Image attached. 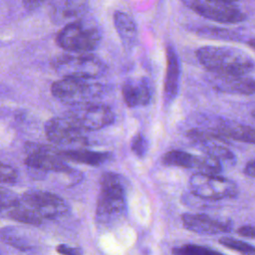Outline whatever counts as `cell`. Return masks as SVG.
Returning a JSON list of instances; mask_svg holds the SVG:
<instances>
[{
    "instance_id": "obj_1",
    "label": "cell",
    "mask_w": 255,
    "mask_h": 255,
    "mask_svg": "<svg viewBox=\"0 0 255 255\" xmlns=\"http://www.w3.org/2000/svg\"><path fill=\"white\" fill-rule=\"evenodd\" d=\"M127 183L116 172H105L100 178V193L96 220L103 227H112L122 220L127 211Z\"/></svg>"
},
{
    "instance_id": "obj_2",
    "label": "cell",
    "mask_w": 255,
    "mask_h": 255,
    "mask_svg": "<svg viewBox=\"0 0 255 255\" xmlns=\"http://www.w3.org/2000/svg\"><path fill=\"white\" fill-rule=\"evenodd\" d=\"M198 62L215 75L244 76L254 70L253 58L245 51L229 46H203L195 52Z\"/></svg>"
},
{
    "instance_id": "obj_3",
    "label": "cell",
    "mask_w": 255,
    "mask_h": 255,
    "mask_svg": "<svg viewBox=\"0 0 255 255\" xmlns=\"http://www.w3.org/2000/svg\"><path fill=\"white\" fill-rule=\"evenodd\" d=\"M102 39L100 27L92 20L79 19L66 24L56 41L63 50L72 53H88L95 50Z\"/></svg>"
},
{
    "instance_id": "obj_4",
    "label": "cell",
    "mask_w": 255,
    "mask_h": 255,
    "mask_svg": "<svg viewBox=\"0 0 255 255\" xmlns=\"http://www.w3.org/2000/svg\"><path fill=\"white\" fill-rule=\"evenodd\" d=\"M51 92L60 102L75 107L97 103L98 99L105 95L106 89L100 83L89 82L88 80L63 78L52 85Z\"/></svg>"
},
{
    "instance_id": "obj_5",
    "label": "cell",
    "mask_w": 255,
    "mask_h": 255,
    "mask_svg": "<svg viewBox=\"0 0 255 255\" xmlns=\"http://www.w3.org/2000/svg\"><path fill=\"white\" fill-rule=\"evenodd\" d=\"M56 72L63 78L89 80L103 76L107 66L98 57L87 53L61 56L54 62Z\"/></svg>"
},
{
    "instance_id": "obj_6",
    "label": "cell",
    "mask_w": 255,
    "mask_h": 255,
    "mask_svg": "<svg viewBox=\"0 0 255 255\" xmlns=\"http://www.w3.org/2000/svg\"><path fill=\"white\" fill-rule=\"evenodd\" d=\"M191 193L199 198L219 200L232 198L238 194V187L232 180L217 174L195 173L189 178Z\"/></svg>"
},
{
    "instance_id": "obj_7",
    "label": "cell",
    "mask_w": 255,
    "mask_h": 255,
    "mask_svg": "<svg viewBox=\"0 0 255 255\" xmlns=\"http://www.w3.org/2000/svg\"><path fill=\"white\" fill-rule=\"evenodd\" d=\"M25 163L30 168L40 171L61 172L68 175H74L78 172L71 168L67 160L63 158L60 149L45 144L28 143L25 147Z\"/></svg>"
},
{
    "instance_id": "obj_8",
    "label": "cell",
    "mask_w": 255,
    "mask_h": 255,
    "mask_svg": "<svg viewBox=\"0 0 255 255\" xmlns=\"http://www.w3.org/2000/svg\"><path fill=\"white\" fill-rule=\"evenodd\" d=\"M20 199L43 220L60 218L69 211L66 201L59 195L49 191L28 190L22 194Z\"/></svg>"
},
{
    "instance_id": "obj_9",
    "label": "cell",
    "mask_w": 255,
    "mask_h": 255,
    "mask_svg": "<svg viewBox=\"0 0 255 255\" xmlns=\"http://www.w3.org/2000/svg\"><path fill=\"white\" fill-rule=\"evenodd\" d=\"M83 130H98L111 126L115 121L114 112L99 103L75 106L68 116Z\"/></svg>"
},
{
    "instance_id": "obj_10",
    "label": "cell",
    "mask_w": 255,
    "mask_h": 255,
    "mask_svg": "<svg viewBox=\"0 0 255 255\" xmlns=\"http://www.w3.org/2000/svg\"><path fill=\"white\" fill-rule=\"evenodd\" d=\"M184 3L196 14L215 22L236 24L246 19V15L234 4L213 0H184Z\"/></svg>"
},
{
    "instance_id": "obj_11",
    "label": "cell",
    "mask_w": 255,
    "mask_h": 255,
    "mask_svg": "<svg viewBox=\"0 0 255 255\" xmlns=\"http://www.w3.org/2000/svg\"><path fill=\"white\" fill-rule=\"evenodd\" d=\"M161 161L167 166L195 168L199 173L205 174H218L222 170L221 162L210 155H195L178 149L169 150L164 153Z\"/></svg>"
},
{
    "instance_id": "obj_12",
    "label": "cell",
    "mask_w": 255,
    "mask_h": 255,
    "mask_svg": "<svg viewBox=\"0 0 255 255\" xmlns=\"http://www.w3.org/2000/svg\"><path fill=\"white\" fill-rule=\"evenodd\" d=\"M84 131L69 117H55L45 125L47 138L58 145L85 144L87 138Z\"/></svg>"
},
{
    "instance_id": "obj_13",
    "label": "cell",
    "mask_w": 255,
    "mask_h": 255,
    "mask_svg": "<svg viewBox=\"0 0 255 255\" xmlns=\"http://www.w3.org/2000/svg\"><path fill=\"white\" fill-rule=\"evenodd\" d=\"M183 226L192 232L205 235L226 233L232 229V224L228 220L212 218L201 213H184L181 215Z\"/></svg>"
},
{
    "instance_id": "obj_14",
    "label": "cell",
    "mask_w": 255,
    "mask_h": 255,
    "mask_svg": "<svg viewBox=\"0 0 255 255\" xmlns=\"http://www.w3.org/2000/svg\"><path fill=\"white\" fill-rule=\"evenodd\" d=\"M51 18L57 24H69L84 17L88 0H51Z\"/></svg>"
},
{
    "instance_id": "obj_15",
    "label": "cell",
    "mask_w": 255,
    "mask_h": 255,
    "mask_svg": "<svg viewBox=\"0 0 255 255\" xmlns=\"http://www.w3.org/2000/svg\"><path fill=\"white\" fill-rule=\"evenodd\" d=\"M211 85L220 92L238 95H253L255 92V82L252 77L244 76H225L212 74Z\"/></svg>"
},
{
    "instance_id": "obj_16",
    "label": "cell",
    "mask_w": 255,
    "mask_h": 255,
    "mask_svg": "<svg viewBox=\"0 0 255 255\" xmlns=\"http://www.w3.org/2000/svg\"><path fill=\"white\" fill-rule=\"evenodd\" d=\"M122 94L126 105L129 108L146 106L149 104L151 99L149 82L143 77L128 80L124 84Z\"/></svg>"
},
{
    "instance_id": "obj_17",
    "label": "cell",
    "mask_w": 255,
    "mask_h": 255,
    "mask_svg": "<svg viewBox=\"0 0 255 255\" xmlns=\"http://www.w3.org/2000/svg\"><path fill=\"white\" fill-rule=\"evenodd\" d=\"M180 80V64L176 51L172 46L166 47V73L163 86L165 103H171L177 96Z\"/></svg>"
},
{
    "instance_id": "obj_18",
    "label": "cell",
    "mask_w": 255,
    "mask_h": 255,
    "mask_svg": "<svg viewBox=\"0 0 255 255\" xmlns=\"http://www.w3.org/2000/svg\"><path fill=\"white\" fill-rule=\"evenodd\" d=\"M213 130L226 140L232 139L251 144L255 141V130L250 126L233 122H221Z\"/></svg>"
},
{
    "instance_id": "obj_19",
    "label": "cell",
    "mask_w": 255,
    "mask_h": 255,
    "mask_svg": "<svg viewBox=\"0 0 255 255\" xmlns=\"http://www.w3.org/2000/svg\"><path fill=\"white\" fill-rule=\"evenodd\" d=\"M60 153L66 160L87 164L91 166H99L110 160L112 154L106 151H94L84 148L77 149H60Z\"/></svg>"
},
{
    "instance_id": "obj_20",
    "label": "cell",
    "mask_w": 255,
    "mask_h": 255,
    "mask_svg": "<svg viewBox=\"0 0 255 255\" xmlns=\"http://www.w3.org/2000/svg\"><path fill=\"white\" fill-rule=\"evenodd\" d=\"M114 24L124 45L131 47L136 39V25L133 19L125 12L116 11L114 14Z\"/></svg>"
},
{
    "instance_id": "obj_21",
    "label": "cell",
    "mask_w": 255,
    "mask_h": 255,
    "mask_svg": "<svg viewBox=\"0 0 255 255\" xmlns=\"http://www.w3.org/2000/svg\"><path fill=\"white\" fill-rule=\"evenodd\" d=\"M4 211H5V214L7 217H9L17 222H20V223H25V224H30V225H40L44 221L35 211H33L30 207L25 205L21 201V199H20L19 203L15 204L14 206H12Z\"/></svg>"
},
{
    "instance_id": "obj_22",
    "label": "cell",
    "mask_w": 255,
    "mask_h": 255,
    "mask_svg": "<svg viewBox=\"0 0 255 255\" xmlns=\"http://www.w3.org/2000/svg\"><path fill=\"white\" fill-rule=\"evenodd\" d=\"M0 238L6 244L21 251H28L31 248L29 241L16 227L9 226L2 228L0 230Z\"/></svg>"
},
{
    "instance_id": "obj_23",
    "label": "cell",
    "mask_w": 255,
    "mask_h": 255,
    "mask_svg": "<svg viewBox=\"0 0 255 255\" xmlns=\"http://www.w3.org/2000/svg\"><path fill=\"white\" fill-rule=\"evenodd\" d=\"M173 255H224L221 252L213 250L209 247L196 245V244H184L181 246L172 248Z\"/></svg>"
},
{
    "instance_id": "obj_24",
    "label": "cell",
    "mask_w": 255,
    "mask_h": 255,
    "mask_svg": "<svg viewBox=\"0 0 255 255\" xmlns=\"http://www.w3.org/2000/svg\"><path fill=\"white\" fill-rule=\"evenodd\" d=\"M219 243L229 249L235 250L245 255H254L255 253V249L251 244H248L247 242H244L239 239H235L231 237H223L219 239Z\"/></svg>"
},
{
    "instance_id": "obj_25",
    "label": "cell",
    "mask_w": 255,
    "mask_h": 255,
    "mask_svg": "<svg viewBox=\"0 0 255 255\" xmlns=\"http://www.w3.org/2000/svg\"><path fill=\"white\" fill-rule=\"evenodd\" d=\"M200 33L204 35L213 36L214 38H217V39L232 40V41L240 40V37H239L240 35H238L237 33L227 29H222L217 27H203L202 29H200Z\"/></svg>"
},
{
    "instance_id": "obj_26",
    "label": "cell",
    "mask_w": 255,
    "mask_h": 255,
    "mask_svg": "<svg viewBox=\"0 0 255 255\" xmlns=\"http://www.w3.org/2000/svg\"><path fill=\"white\" fill-rule=\"evenodd\" d=\"M130 147L132 152L137 157H143L148 148V141L142 133H137L133 136L130 143Z\"/></svg>"
},
{
    "instance_id": "obj_27",
    "label": "cell",
    "mask_w": 255,
    "mask_h": 255,
    "mask_svg": "<svg viewBox=\"0 0 255 255\" xmlns=\"http://www.w3.org/2000/svg\"><path fill=\"white\" fill-rule=\"evenodd\" d=\"M20 202V198L12 191L0 187V211H4Z\"/></svg>"
},
{
    "instance_id": "obj_28",
    "label": "cell",
    "mask_w": 255,
    "mask_h": 255,
    "mask_svg": "<svg viewBox=\"0 0 255 255\" xmlns=\"http://www.w3.org/2000/svg\"><path fill=\"white\" fill-rule=\"evenodd\" d=\"M18 177L17 170L0 161V183H14Z\"/></svg>"
},
{
    "instance_id": "obj_29",
    "label": "cell",
    "mask_w": 255,
    "mask_h": 255,
    "mask_svg": "<svg viewBox=\"0 0 255 255\" xmlns=\"http://www.w3.org/2000/svg\"><path fill=\"white\" fill-rule=\"evenodd\" d=\"M61 255H83V250L80 247H71L66 244H60L56 248Z\"/></svg>"
},
{
    "instance_id": "obj_30",
    "label": "cell",
    "mask_w": 255,
    "mask_h": 255,
    "mask_svg": "<svg viewBox=\"0 0 255 255\" xmlns=\"http://www.w3.org/2000/svg\"><path fill=\"white\" fill-rule=\"evenodd\" d=\"M237 234L242 237L254 238V227L252 225H244L237 229Z\"/></svg>"
},
{
    "instance_id": "obj_31",
    "label": "cell",
    "mask_w": 255,
    "mask_h": 255,
    "mask_svg": "<svg viewBox=\"0 0 255 255\" xmlns=\"http://www.w3.org/2000/svg\"><path fill=\"white\" fill-rule=\"evenodd\" d=\"M45 0H22L24 7L27 10H35L40 7Z\"/></svg>"
},
{
    "instance_id": "obj_32",
    "label": "cell",
    "mask_w": 255,
    "mask_h": 255,
    "mask_svg": "<svg viewBox=\"0 0 255 255\" xmlns=\"http://www.w3.org/2000/svg\"><path fill=\"white\" fill-rule=\"evenodd\" d=\"M244 173L250 177L255 176V162L253 159L247 162V164L244 167Z\"/></svg>"
},
{
    "instance_id": "obj_33",
    "label": "cell",
    "mask_w": 255,
    "mask_h": 255,
    "mask_svg": "<svg viewBox=\"0 0 255 255\" xmlns=\"http://www.w3.org/2000/svg\"><path fill=\"white\" fill-rule=\"evenodd\" d=\"M213 1H218V2H222V3H229V4H233V3L237 2L238 0H213Z\"/></svg>"
}]
</instances>
